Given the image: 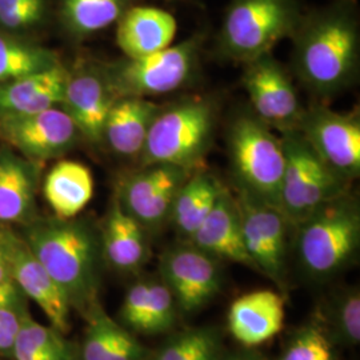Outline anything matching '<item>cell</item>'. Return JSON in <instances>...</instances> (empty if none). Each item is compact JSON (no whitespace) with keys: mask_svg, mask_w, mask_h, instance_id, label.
Returning a JSON list of instances; mask_svg holds the SVG:
<instances>
[{"mask_svg":"<svg viewBox=\"0 0 360 360\" xmlns=\"http://www.w3.org/2000/svg\"><path fill=\"white\" fill-rule=\"evenodd\" d=\"M162 108L163 105L146 98H117L104 124L103 142L120 156H139L153 122Z\"/></svg>","mask_w":360,"mask_h":360,"instance_id":"44dd1931","label":"cell"},{"mask_svg":"<svg viewBox=\"0 0 360 360\" xmlns=\"http://www.w3.org/2000/svg\"><path fill=\"white\" fill-rule=\"evenodd\" d=\"M226 186L206 167L198 168L180 187L171 208L169 220L188 240L217 205Z\"/></svg>","mask_w":360,"mask_h":360,"instance_id":"484cf974","label":"cell"},{"mask_svg":"<svg viewBox=\"0 0 360 360\" xmlns=\"http://www.w3.org/2000/svg\"><path fill=\"white\" fill-rule=\"evenodd\" d=\"M148 291L150 281H139L138 283L131 285L120 309V318L123 323L136 333H141L142 328L148 302Z\"/></svg>","mask_w":360,"mask_h":360,"instance_id":"836d02e7","label":"cell"},{"mask_svg":"<svg viewBox=\"0 0 360 360\" xmlns=\"http://www.w3.org/2000/svg\"><path fill=\"white\" fill-rule=\"evenodd\" d=\"M335 334L340 343L356 346L360 342V294L358 290L345 292L336 302L333 315Z\"/></svg>","mask_w":360,"mask_h":360,"instance_id":"1f68e13d","label":"cell"},{"mask_svg":"<svg viewBox=\"0 0 360 360\" xmlns=\"http://www.w3.org/2000/svg\"><path fill=\"white\" fill-rule=\"evenodd\" d=\"M245 248L255 271L275 283L283 284L292 223L281 208L236 188Z\"/></svg>","mask_w":360,"mask_h":360,"instance_id":"9c48e42d","label":"cell"},{"mask_svg":"<svg viewBox=\"0 0 360 360\" xmlns=\"http://www.w3.org/2000/svg\"><path fill=\"white\" fill-rule=\"evenodd\" d=\"M219 262L190 242L172 245L162 254L160 279L171 290L180 312H196L218 295L221 287Z\"/></svg>","mask_w":360,"mask_h":360,"instance_id":"4fadbf2b","label":"cell"},{"mask_svg":"<svg viewBox=\"0 0 360 360\" xmlns=\"http://www.w3.org/2000/svg\"><path fill=\"white\" fill-rule=\"evenodd\" d=\"M132 0H62L65 28L77 37H89L117 23Z\"/></svg>","mask_w":360,"mask_h":360,"instance_id":"4316f807","label":"cell"},{"mask_svg":"<svg viewBox=\"0 0 360 360\" xmlns=\"http://www.w3.org/2000/svg\"><path fill=\"white\" fill-rule=\"evenodd\" d=\"M297 129L323 160L354 181L360 175V117L358 111L338 112L324 105L304 110Z\"/></svg>","mask_w":360,"mask_h":360,"instance_id":"7c38bea8","label":"cell"},{"mask_svg":"<svg viewBox=\"0 0 360 360\" xmlns=\"http://www.w3.org/2000/svg\"><path fill=\"white\" fill-rule=\"evenodd\" d=\"M44 0H0V25L8 30H26L41 22Z\"/></svg>","mask_w":360,"mask_h":360,"instance_id":"d6a6232c","label":"cell"},{"mask_svg":"<svg viewBox=\"0 0 360 360\" xmlns=\"http://www.w3.org/2000/svg\"><path fill=\"white\" fill-rule=\"evenodd\" d=\"M283 296L272 290H257L233 300L229 311V330L247 348L267 343L283 330Z\"/></svg>","mask_w":360,"mask_h":360,"instance_id":"ac0fdd59","label":"cell"},{"mask_svg":"<svg viewBox=\"0 0 360 360\" xmlns=\"http://www.w3.org/2000/svg\"><path fill=\"white\" fill-rule=\"evenodd\" d=\"M284 171L279 208L295 227L323 205L349 191L352 181L330 167L299 129L281 135Z\"/></svg>","mask_w":360,"mask_h":360,"instance_id":"52a82bcc","label":"cell"},{"mask_svg":"<svg viewBox=\"0 0 360 360\" xmlns=\"http://www.w3.org/2000/svg\"><path fill=\"white\" fill-rule=\"evenodd\" d=\"M117 96L103 70L68 71L62 108L75 123L80 136L92 143L103 142L107 116Z\"/></svg>","mask_w":360,"mask_h":360,"instance_id":"2e32d148","label":"cell"},{"mask_svg":"<svg viewBox=\"0 0 360 360\" xmlns=\"http://www.w3.org/2000/svg\"><path fill=\"white\" fill-rule=\"evenodd\" d=\"M203 34H195L162 51L142 58H126L103 70L117 98H146L179 90L195 74L203 47Z\"/></svg>","mask_w":360,"mask_h":360,"instance_id":"ba28073f","label":"cell"},{"mask_svg":"<svg viewBox=\"0 0 360 360\" xmlns=\"http://www.w3.org/2000/svg\"><path fill=\"white\" fill-rule=\"evenodd\" d=\"M227 148L236 188L279 208L284 171L282 138L254 112L240 114L231 122Z\"/></svg>","mask_w":360,"mask_h":360,"instance_id":"8992f818","label":"cell"},{"mask_svg":"<svg viewBox=\"0 0 360 360\" xmlns=\"http://www.w3.org/2000/svg\"><path fill=\"white\" fill-rule=\"evenodd\" d=\"M68 70L62 63L0 84V119L62 105Z\"/></svg>","mask_w":360,"mask_h":360,"instance_id":"ffe728a7","label":"cell"},{"mask_svg":"<svg viewBox=\"0 0 360 360\" xmlns=\"http://www.w3.org/2000/svg\"><path fill=\"white\" fill-rule=\"evenodd\" d=\"M218 260L255 270L243 242L240 214L235 195L226 187L205 221L187 240Z\"/></svg>","mask_w":360,"mask_h":360,"instance_id":"e0dca14e","label":"cell"},{"mask_svg":"<svg viewBox=\"0 0 360 360\" xmlns=\"http://www.w3.org/2000/svg\"><path fill=\"white\" fill-rule=\"evenodd\" d=\"M281 360H335V355L326 330L309 323L296 333Z\"/></svg>","mask_w":360,"mask_h":360,"instance_id":"4dcf8cb0","label":"cell"},{"mask_svg":"<svg viewBox=\"0 0 360 360\" xmlns=\"http://www.w3.org/2000/svg\"><path fill=\"white\" fill-rule=\"evenodd\" d=\"M220 360H267L255 352H238L231 355H223Z\"/></svg>","mask_w":360,"mask_h":360,"instance_id":"f35d334b","label":"cell"},{"mask_svg":"<svg viewBox=\"0 0 360 360\" xmlns=\"http://www.w3.org/2000/svg\"><path fill=\"white\" fill-rule=\"evenodd\" d=\"M72 360H74V359H72Z\"/></svg>","mask_w":360,"mask_h":360,"instance_id":"ab89813d","label":"cell"},{"mask_svg":"<svg viewBox=\"0 0 360 360\" xmlns=\"http://www.w3.org/2000/svg\"><path fill=\"white\" fill-rule=\"evenodd\" d=\"M13 356L15 360H53L47 356H43L41 354H39L38 351L27 346L26 343L19 338H15Z\"/></svg>","mask_w":360,"mask_h":360,"instance_id":"8d00e7d4","label":"cell"},{"mask_svg":"<svg viewBox=\"0 0 360 360\" xmlns=\"http://www.w3.org/2000/svg\"><path fill=\"white\" fill-rule=\"evenodd\" d=\"M23 303L25 295L22 294L20 288L13 283V279L0 284V309H25Z\"/></svg>","mask_w":360,"mask_h":360,"instance_id":"d590c367","label":"cell"},{"mask_svg":"<svg viewBox=\"0 0 360 360\" xmlns=\"http://www.w3.org/2000/svg\"><path fill=\"white\" fill-rule=\"evenodd\" d=\"M296 255L314 279H327L343 270L358 254L360 206L351 191L319 207L295 227Z\"/></svg>","mask_w":360,"mask_h":360,"instance_id":"3957f363","label":"cell"},{"mask_svg":"<svg viewBox=\"0 0 360 360\" xmlns=\"http://www.w3.org/2000/svg\"><path fill=\"white\" fill-rule=\"evenodd\" d=\"M0 138L38 166L70 151L80 134L59 105L31 115L0 119Z\"/></svg>","mask_w":360,"mask_h":360,"instance_id":"5bb4252c","label":"cell"},{"mask_svg":"<svg viewBox=\"0 0 360 360\" xmlns=\"http://www.w3.org/2000/svg\"><path fill=\"white\" fill-rule=\"evenodd\" d=\"M11 281V275H10V270H8V264H7V259L4 255L3 247L0 243V284L6 283Z\"/></svg>","mask_w":360,"mask_h":360,"instance_id":"74e56055","label":"cell"},{"mask_svg":"<svg viewBox=\"0 0 360 360\" xmlns=\"http://www.w3.org/2000/svg\"><path fill=\"white\" fill-rule=\"evenodd\" d=\"M178 306L171 290L162 279H150L147 309L141 334H163L169 331L178 316Z\"/></svg>","mask_w":360,"mask_h":360,"instance_id":"f546056e","label":"cell"},{"mask_svg":"<svg viewBox=\"0 0 360 360\" xmlns=\"http://www.w3.org/2000/svg\"><path fill=\"white\" fill-rule=\"evenodd\" d=\"M217 104L206 98H188L163 105L143 147L141 166L171 165L188 169L205 167L217 127Z\"/></svg>","mask_w":360,"mask_h":360,"instance_id":"277c9868","label":"cell"},{"mask_svg":"<svg viewBox=\"0 0 360 360\" xmlns=\"http://www.w3.org/2000/svg\"><path fill=\"white\" fill-rule=\"evenodd\" d=\"M116 25V44L129 59L167 49L178 31L175 16L153 6L132 4Z\"/></svg>","mask_w":360,"mask_h":360,"instance_id":"d6986e66","label":"cell"},{"mask_svg":"<svg viewBox=\"0 0 360 360\" xmlns=\"http://www.w3.org/2000/svg\"><path fill=\"white\" fill-rule=\"evenodd\" d=\"M25 240L41 266L63 290L71 309L86 315L98 303L101 239L77 219H35Z\"/></svg>","mask_w":360,"mask_h":360,"instance_id":"7a4b0ae2","label":"cell"},{"mask_svg":"<svg viewBox=\"0 0 360 360\" xmlns=\"http://www.w3.org/2000/svg\"><path fill=\"white\" fill-rule=\"evenodd\" d=\"M55 52L35 43L0 32V84L59 65Z\"/></svg>","mask_w":360,"mask_h":360,"instance_id":"83f0119b","label":"cell"},{"mask_svg":"<svg viewBox=\"0 0 360 360\" xmlns=\"http://www.w3.org/2000/svg\"><path fill=\"white\" fill-rule=\"evenodd\" d=\"M303 13L299 0H230L218 32V50L243 65L272 53L278 43L294 35Z\"/></svg>","mask_w":360,"mask_h":360,"instance_id":"5b68a950","label":"cell"},{"mask_svg":"<svg viewBox=\"0 0 360 360\" xmlns=\"http://www.w3.org/2000/svg\"><path fill=\"white\" fill-rule=\"evenodd\" d=\"M193 171L171 165L141 166L120 180L115 199L146 231H158L169 220L176 193Z\"/></svg>","mask_w":360,"mask_h":360,"instance_id":"30bf717a","label":"cell"},{"mask_svg":"<svg viewBox=\"0 0 360 360\" xmlns=\"http://www.w3.org/2000/svg\"><path fill=\"white\" fill-rule=\"evenodd\" d=\"M294 70L316 96H334L351 87L359 72L358 0H328L304 11L294 35Z\"/></svg>","mask_w":360,"mask_h":360,"instance_id":"6da1fadb","label":"cell"},{"mask_svg":"<svg viewBox=\"0 0 360 360\" xmlns=\"http://www.w3.org/2000/svg\"><path fill=\"white\" fill-rule=\"evenodd\" d=\"M43 193L55 218H77L92 199V174L83 163L60 160L46 175Z\"/></svg>","mask_w":360,"mask_h":360,"instance_id":"d4e9b609","label":"cell"},{"mask_svg":"<svg viewBox=\"0 0 360 360\" xmlns=\"http://www.w3.org/2000/svg\"><path fill=\"white\" fill-rule=\"evenodd\" d=\"M0 243L13 283L23 295L38 304L52 328L67 334L70 331L71 304L63 290L41 266L25 238L8 229H0Z\"/></svg>","mask_w":360,"mask_h":360,"instance_id":"9a60e30c","label":"cell"},{"mask_svg":"<svg viewBox=\"0 0 360 360\" xmlns=\"http://www.w3.org/2000/svg\"><path fill=\"white\" fill-rule=\"evenodd\" d=\"M26 309H0V355L11 356L16 333Z\"/></svg>","mask_w":360,"mask_h":360,"instance_id":"e575fe53","label":"cell"},{"mask_svg":"<svg viewBox=\"0 0 360 360\" xmlns=\"http://www.w3.org/2000/svg\"><path fill=\"white\" fill-rule=\"evenodd\" d=\"M148 232L120 207L114 196L102 226L101 248L104 259L116 270H139L146 264L150 247Z\"/></svg>","mask_w":360,"mask_h":360,"instance_id":"7402d4cb","label":"cell"},{"mask_svg":"<svg viewBox=\"0 0 360 360\" xmlns=\"http://www.w3.org/2000/svg\"><path fill=\"white\" fill-rule=\"evenodd\" d=\"M221 336L214 327H193L172 335L148 360H220Z\"/></svg>","mask_w":360,"mask_h":360,"instance_id":"f1b7e54d","label":"cell"},{"mask_svg":"<svg viewBox=\"0 0 360 360\" xmlns=\"http://www.w3.org/2000/svg\"><path fill=\"white\" fill-rule=\"evenodd\" d=\"M37 184L34 163L16 151H0V224L34 220Z\"/></svg>","mask_w":360,"mask_h":360,"instance_id":"603a6c76","label":"cell"},{"mask_svg":"<svg viewBox=\"0 0 360 360\" xmlns=\"http://www.w3.org/2000/svg\"><path fill=\"white\" fill-rule=\"evenodd\" d=\"M87 328L82 360H144L146 348L134 335L110 318L99 302L84 315Z\"/></svg>","mask_w":360,"mask_h":360,"instance_id":"cb8c5ba5","label":"cell"},{"mask_svg":"<svg viewBox=\"0 0 360 360\" xmlns=\"http://www.w3.org/2000/svg\"><path fill=\"white\" fill-rule=\"evenodd\" d=\"M242 82L254 114L281 134L297 129L304 108L292 79L272 53L245 63Z\"/></svg>","mask_w":360,"mask_h":360,"instance_id":"8fae6325","label":"cell"}]
</instances>
